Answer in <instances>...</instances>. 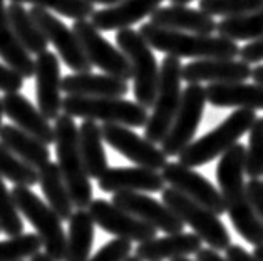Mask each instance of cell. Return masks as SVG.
Returning <instances> with one entry per match:
<instances>
[{
    "label": "cell",
    "mask_w": 263,
    "mask_h": 261,
    "mask_svg": "<svg viewBox=\"0 0 263 261\" xmlns=\"http://www.w3.org/2000/svg\"><path fill=\"white\" fill-rule=\"evenodd\" d=\"M104 137H102V127L92 119H84L79 126V148L84 159L87 174L92 179L99 177L109 169L107 154L104 151Z\"/></svg>",
    "instance_id": "obj_29"
},
{
    "label": "cell",
    "mask_w": 263,
    "mask_h": 261,
    "mask_svg": "<svg viewBox=\"0 0 263 261\" xmlns=\"http://www.w3.org/2000/svg\"><path fill=\"white\" fill-rule=\"evenodd\" d=\"M72 30L84 47L89 61L94 67L101 69L104 74L129 81L133 79V66L121 49L114 47L111 42L101 35V30L87 18L74 21Z\"/></svg>",
    "instance_id": "obj_11"
},
{
    "label": "cell",
    "mask_w": 263,
    "mask_h": 261,
    "mask_svg": "<svg viewBox=\"0 0 263 261\" xmlns=\"http://www.w3.org/2000/svg\"><path fill=\"white\" fill-rule=\"evenodd\" d=\"M247 191L250 196V201L255 208V213L258 214L260 221L263 223V181L260 179H250L247 183Z\"/></svg>",
    "instance_id": "obj_41"
},
{
    "label": "cell",
    "mask_w": 263,
    "mask_h": 261,
    "mask_svg": "<svg viewBox=\"0 0 263 261\" xmlns=\"http://www.w3.org/2000/svg\"><path fill=\"white\" fill-rule=\"evenodd\" d=\"M87 209L96 225L116 238L143 243L158 234V230L153 225L118 208L112 201L109 203L106 199H92Z\"/></svg>",
    "instance_id": "obj_14"
},
{
    "label": "cell",
    "mask_w": 263,
    "mask_h": 261,
    "mask_svg": "<svg viewBox=\"0 0 263 261\" xmlns=\"http://www.w3.org/2000/svg\"><path fill=\"white\" fill-rule=\"evenodd\" d=\"M2 103L5 116L17 127H21L22 131L29 132L30 136L37 137L47 146L55 143V131L50 126L49 119L25 95L18 92H9L2 97Z\"/></svg>",
    "instance_id": "obj_19"
},
{
    "label": "cell",
    "mask_w": 263,
    "mask_h": 261,
    "mask_svg": "<svg viewBox=\"0 0 263 261\" xmlns=\"http://www.w3.org/2000/svg\"><path fill=\"white\" fill-rule=\"evenodd\" d=\"M196 261H228V259L223 258L216 250H213V248H208V250L201 248V250L196 253Z\"/></svg>",
    "instance_id": "obj_44"
},
{
    "label": "cell",
    "mask_w": 263,
    "mask_h": 261,
    "mask_svg": "<svg viewBox=\"0 0 263 261\" xmlns=\"http://www.w3.org/2000/svg\"><path fill=\"white\" fill-rule=\"evenodd\" d=\"M161 194L164 205L170 206L183 219L184 225L193 228V231L203 239V243H206L216 251H227V248L232 245V236L227 226L218 218V214L200 203L190 199L188 196L171 186L164 188Z\"/></svg>",
    "instance_id": "obj_9"
},
{
    "label": "cell",
    "mask_w": 263,
    "mask_h": 261,
    "mask_svg": "<svg viewBox=\"0 0 263 261\" xmlns=\"http://www.w3.org/2000/svg\"><path fill=\"white\" fill-rule=\"evenodd\" d=\"M91 4H102V5H116V4H119V2H123V0H89Z\"/></svg>",
    "instance_id": "obj_47"
},
{
    "label": "cell",
    "mask_w": 263,
    "mask_h": 261,
    "mask_svg": "<svg viewBox=\"0 0 263 261\" xmlns=\"http://www.w3.org/2000/svg\"><path fill=\"white\" fill-rule=\"evenodd\" d=\"M253 256H255V258H258L260 261H263V245L255 246V250H253Z\"/></svg>",
    "instance_id": "obj_48"
},
{
    "label": "cell",
    "mask_w": 263,
    "mask_h": 261,
    "mask_svg": "<svg viewBox=\"0 0 263 261\" xmlns=\"http://www.w3.org/2000/svg\"><path fill=\"white\" fill-rule=\"evenodd\" d=\"M161 174L171 188L188 196L190 199L200 203L204 208L211 209L215 214L220 216L227 213V205H224L221 191L216 189L206 177L196 173L193 168L184 166L181 163H168L163 168Z\"/></svg>",
    "instance_id": "obj_15"
},
{
    "label": "cell",
    "mask_w": 263,
    "mask_h": 261,
    "mask_svg": "<svg viewBox=\"0 0 263 261\" xmlns=\"http://www.w3.org/2000/svg\"><path fill=\"white\" fill-rule=\"evenodd\" d=\"M14 4H32L35 7L52 10L72 21H84L94 14V4L89 0H10Z\"/></svg>",
    "instance_id": "obj_35"
},
{
    "label": "cell",
    "mask_w": 263,
    "mask_h": 261,
    "mask_svg": "<svg viewBox=\"0 0 263 261\" xmlns=\"http://www.w3.org/2000/svg\"><path fill=\"white\" fill-rule=\"evenodd\" d=\"M200 9L211 17H238L263 7V0H198Z\"/></svg>",
    "instance_id": "obj_37"
},
{
    "label": "cell",
    "mask_w": 263,
    "mask_h": 261,
    "mask_svg": "<svg viewBox=\"0 0 263 261\" xmlns=\"http://www.w3.org/2000/svg\"><path fill=\"white\" fill-rule=\"evenodd\" d=\"M171 261H193V259H190L188 256H181V258H175V259H171Z\"/></svg>",
    "instance_id": "obj_51"
},
{
    "label": "cell",
    "mask_w": 263,
    "mask_h": 261,
    "mask_svg": "<svg viewBox=\"0 0 263 261\" xmlns=\"http://www.w3.org/2000/svg\"><path fill=\"white\" fill-rule=\"evenodd\" d=\"M129 91L127 81L109 74L76 72L62 79V92L66 95L84 97H124Z\"/></svg>",
    "instance_id": "obj_24"
},
{
    "label": "cell",
    "mask_w": 263,
    "mask_h": 261,
    "mask_svg": "<svg viewBox=\"0 0 263 261\" xmlns=\"http://www.w3.org/2000/svg\"><path fill=\"white\" fill-rule=\"evenodd\" d=\"M203 239L196 233H173L163 238H151L139 243L134 254L141 261H163L196 254L201 250Z\"/></svg>",
    "instance_id": "obj_22"
},
{
    "label": "cell",
    "mask_w": 263,
    "mask_h": 261,
    "mask_svg": "<svg viewBox=\"0 0 263 261\" xmlns=\"http://www.w3.org/2000/svg\"><path fill=\"white\" fill-rule=\"evenodd\" d=\"M149 22L164 29L190 32V34L211 35L216 32V22L201 9H190L186 5H175L159 7L151 14Z\"/></svg>",
    "instance_id": "obj_23"
},
{
    "label": "cell",
    "mask_w": 263,
    "mask_h": 261,
    "mask_svg": "<svg viewBox=\"0 0 263 261\" xmlns=\"http://www.w3.org/2000/svg\"><path fill=\"white\" fill-rule=\"evenodd\" d=\"M35 94L37 107L49 121H55L62 111V79L59 57L50 50H44L35 57Z\"/></svg>",
    "instance_id": "obj_17"
},
{
    "label": "cell",
    "mask_w": 263,
    "mask_h": 261,
    "mask_svg": "<svg viewBox=\"0 0 263 261\" xmlns=\"http://www.w3.org/2000/svg\"><path fill=\"white\" fill-rule=\"evenodd\" d=\"M0 143H4L14 154L35 169H41L50 163V151L47 144L41 143L37 137L30 136L17 126L5 124L0 127Z\"/></svg>",
    "instance_id": "obj_27"
},
{
    "label": "cell",
    "mask_w": 263,
    "mask_h": 261,
    "mask_svg": "<svg viewBox=\"0 0 263 261\" xmlns=\"http://www.w3.org/2000/svg\"><path fill=\"white\" fill-rule=\"evenodd\" d=\"M44 248L42 239L37 233L18 234L0 241V261H22L32 258Z\"/></svg>",
    "instance_id": "obj_34"
},
{
    "label": "cell",
    "mask_w": 263,
    "mask_h": 261,
    "mask_svg": "<svg viewBox=\"0 0 263 261\" xmlns=\"http://www.w3.org/2000/svg\"><path fill=\"white\" fill-rule=\"evenodd\" d=\"M126 261H141V259L136 256V254H133V256H127V258H126Z\"/></svg>",
    "instance_id": "obj_52"
},
{
    "label": "cell",
    "mask_w": 263,
    "mask_h": 261,
    "mask_svg": "<svg viewBox=\"0 0 263 261\" xmlns=\"http://www.w3.org/2000/svg\"><path fill=\"white\" fill-rule=\"evenodd\" d=\"M0 59L7 66L15 69L25 79H32L35 74V61L27 49L18 41L17 34L12 29L5 0H0Z\"/></svg>",
    "instance_id": "obj_26"
},
{
    "label": "cell",
    "mask_w": 263,
    "mask_h": 261,
    "mask_svg": "<svg viewBox=\"0 0 263 261\" xmlns=\"http://www.w3.org/2000/svg\"><path fill=\"white\" fill-rule=\"evenodd\" d=\"M253 69L245 61L235 59H198L183 66V81L188 84H221V82H245L252 77Z\"/></svg>",
    "instance_id": "obj_18"
},
{
    "label": "cell",
    "mask_w": 263,
    "mask_h": 261,
    "mask_svg": "<svg viewBox=\"0 0 263 261\" xmlns=\"http://www.w3.org/2000/svg\"><path fill=\"white\" fill-rule=\"evenodd\" d=\"M131 251L133 241L116 238L111 239L104 246H101V250L87 261H126L127 256H131Z\"/></svg>",
    "instance_id": "obj_39"
},
{
    "label": "cell",
    "mask_w": 263,
    "mask_h": 261,
    "mask_svg": "<svg viewBox=\"0 0 263 261\" xmlns=\"http://www.w3.org/2000/svg\"><path fill=\"white\" fill-rule=\"evenodd\" d=\"M7 12H9L12 29H14V32L17 34L18 41L22 42V46L27 49L30 54L39 55L44 50H47V46H49L47 37L44 35V32L39 29V25L30 17V12L25 10L22 4L10 2Z\"/></svg>",
    "instance_id": "obj_31"
},
{
    "label": "cell",
    "mask_w": 263,
    "mask_h": 261,
    "mask_svg": "<svg viewBox=\"0 0 263 261\" xmlns=\"http://www.w3.org/2000/svg\"><path fill=\"white\" fill-rule=\"evenodd\" d=\"M256 121V114L252 109H236L216 126L213 131L206 132L179 152V163L190 168H200L223 156L230 148H233L250 131Z\"/></svg>",
    "instance_id": "obj_4"
},
{
    "label": "cell",
    "mask_w": 263,
    "mask_h": 261,
    "mask_svg": "<svg viewBox=\"0 0 263 261\" xmlns=\"http://www.w3.org/2000/svg\"><path fill=\"white\" fill-rule=\"evenodd\" d=\"M141 37L149 44L151 49L175 55L178 59H235L240 55V46L236 41L223 35H203L190 32L164 29L147 22L141 25Z\"/></svg>",
    "instance_id": "obj_2"
},
{
    "label": "cell",
    "mask_w": 263,
    "mask_h": 261,
    "mask_svg": "<svg viewBox=\"0 0 263 261\" xmlns=\"http://www.w3.org/2000/svg\"><path fill=\"white\" fill-rule=\"evenodd\" d=\"M0 176L15 183V186L32 188L39 184V169L14 154L4 143H0Z\"/></svg>",
    "instance_id": "obj_33"
},
{
    "label": "cell",
    "mask_w": 263,
    "mask_h": 261,
    "mask_svg": "<svg viewBox=\"0 0 263 261\" xmlns=\"http://www.w3.org/2000/svg\"><path fill=\"white\" fill-rule=\"evenodd\" d=\"M99 188L104 193H159L164 189V177L159 171L134 166V168H109L99 177Z\"/></svg>",
    "instance_id": "obj_20"
},
{
    "label": "cell",
    "mask_w": 263,
    "mask_h": 261,
    "mask_svg": "<svg viewBox=\"0 0 263 261\" xmlns=\"http://www.w3.org/2000/svg\"><path fill=\"white\" fill-rule=\"evenodd\" d=\"M248 132L245 174L250 179H260L263 176V117H256Z\"/></svg>",
    "instance_id": "obj_36"
},
{
    "label": "cell",
    "mask_w": 263,
    "mask_h": 261,
    "mask_svg": "<svg viewBox=\"0 0 263 261\" xmlns=\"http://www.w3.org/2000/svg\"><path fill=\"white\" fill-rule=\"evenodd\" d=\"M62 111L70 117L102 121L127 127H144L149 114L139 103L123 97H84L66 95L62 99Z\"/></svg>",
    "instance_id": "obj_7"
},
{
    "label": "cell",
    "mask_w": 263,
    "mask_h": 261,
    "mask_svg": "<svg viewBox=\"0 0 263 261\" xmlns=\"http://www.w3.org/2000/svg\"><path fill=\"white\" fill-rule=\"evenodd\" d=\"M181 59L175 55H166L159 67V84L155 104H153V114L144 126V137L147 141L161 144L164 137L168 136L173 121L176 117L179 103H181Z\"/></svg>",
    "instance_id": "obj_5"
},
{
    "label": "cell",
    "mask_w": 263,
    "mask_h": 261,
    "mask_svg": "<svg viewBox=\"0 0 263 261\" xmlns=\"http://www.w3.org/2000/svg\"><path fill=\"white\" fill-rule=\"evenodd\" d=\"M54 131L57 164L69 188L70 198L78 209H87L92 203V184L81 154L79 127L76 126L74 117L61 114L55 119Z\"/></svg>",
    "instance_id": "obj_3"
},
{
    "label": "cell",
    "mask_w": 263,
    "mask_h": 261,
    "mask_svg": "<svg viewBox=\"0 0 263 261\" xmlns=\"http://www.w3.org/2000/svg\"><path fill=\"white\" fill-rule=\"evenodd\" d=\"M252 77L256 84H261L263 86V64H260L258 67H253V72H252Z\"/></svg>",
    "instance_id": "obj_45"
},
{
    "label": "cell",
    "mask_w": 263,
    "mask_h": 261,
    "mask_svg": "<svg viewBox=\"0 0 263 261\" xmlns=\"http://www.w3.org/2000/svg\"><path fill=\"white\" fill-rule=\"evenodd\" d=\"M94 226L89 209H78L69 219L66 261H87L94 243Z\"/></svg>",
    "instance_id": "obj_30"
},
{
    "label": "cell",
    "mask_w": 263,
    "mask_h": 261,
    "mask_svg": "<svg viewBox=\"0 0 263 261\" xmlns=\"http://www.w3.org/2000/svg\"><path fill=\"white\" fill-rule=\"evenodd\" d=\"M116 44L133 66V92L136 103L149 109L155 104L159 84V67L151 46L141 37L139 30L131 27L118 30Z\"/></svg>",
    "instance_id": "obj_8"
},
{
    "label": "cell",
    "mask_w": 263,
    "mask_h": 261,
    "mask_svg": "<svg viewBox=\"0 0 263 261\" xmlns=\"http://www.w3.org/2000/svg\"><path fill=\"white\" fill-rule=\"evenodd\" d=\"M0 231H2V230H0Z\"/></svg>",
    "instance_id": "obj_53"
},
{
    "label": "cell",
    "mask_w": 263,
    "mask_h": 261,
    "mask_svg": "<svg viewBox=\"0 0 263 261\" xmlns=\"http://www.w3.org/2000/svg\"><path fill=\"white\" fill-rule=\"evenodd\" d=\"M240 59L248 64H260L263 61V37L243 46L240 50Z\"/></svg>",
    "instance_id": "obj_42"
},
{
    "label": "cell",
    "mask_w": 263,
    "mask_h": 261,
    "mask_svg": "<svg viewBox=\"0 0 263 261\" xmlns=\"http://www.w3.org/2000/svg\"><path fill=\"white\" fill-rule=\"evenodd\" d=\"M2 116H4V103L0 99V127H2Z\"/></svg>",
    "instance_id": "obj_50"
},
{
    "label": "cell",
    "mask_w": 263,
    "mask_h": 261,
    "mask_svg": "<svg viewBox=\"0 0 263 261\" xmlns=\"http://www.w3.org/2000/svg\"><path fill=\"white\" fill-rule=\"evenodd\" d=\"M24 75L18 74L15 69L7 64H0V91L2 92H18L24 87Z\"/></svg>",
    "instance_id": "obj_40"
},
{
    "label": "cell",
    "mask_w": 263,
    "mask_h": 261,
    "mask_svg": "<svg viewBox=\"0 0 263 261\" xmlns=\"http://www.w3.org/2000/svg\"><path fill=\"white\" fill-rule=\"evenodd\" d=\"M190 2H193V0H171V4L175 5H188Z\"/></svg>",
    "instance_id": "obj_49"
},
{
    "label": "cell",
    "mask_w": 263,
    "mask_h": 261,
    "mask_svg": "<svg viewBox=\"0 0 263 261\" xmlns=\"http://www.w3.org/2000/svg\"><path fill=\"white\" fill-rule=\"evenodd\" d=\"M30 261H54V259L50 258L46 251H39V253L34 254V256L30 258Z\"/></svg>",
    "instance_id": "obj_46"
},
{
    "label": "cell",
    "mask_w": 263,
    "mask_h": 261,
    "mask_svg": "<svg viewBox=\"0 0 263 261\" xmlns=\"http://www.w3.org/2000/svg\"><path fill=\"white\" fill-rule=\"evenodd\" d=\"M206 87L201 84H188L183 91L176 117L173 121L168 136L161 143L166 156H179L186 146L193 143L206 106Z\"/></svg>",
    "instance_id": "obj_10"
},
{
    "label": "cell",
    "mask_w": 263,
    "mask_h": 261,
    "mask_svg": "<svg viewBox=\"0 0 263 261\" xmlns=\"http://www.w3.org/2000/svg\"><path fill=\"white\" fill-rule=\"evenodd\" d=\"M218 35L228 37L232 41H256L263 37V7L238 17L223 18L216 25Z\"/></svg>",
    "instance_id": "obj_32"
},
{
    "label": "cell",
    "mask_w": 263,
    "mask_h": 261,
    "mask_svg": "<svg viewBox=\"0 0 263 261\" xmlns=\"http://www.w3.org/2000/svg\"><path fill=\"white\" fill-rule=\"evenodd\" d=\"M164 0H123L116 5L96 10L91 15V22L99 30H121L141 22L156 9L161 7Z\"/></svg>",
    "instance_id": "obj_21"
},
{
    "label": "cell",
    "mask_w": 263,
    "mask_h": 261,
    "mask_svg": "<svg viewBox=\"0 0 263 261\" xmlns=\"http://www.w3.org/2000/svg\"><path fill=\"white\" fill-rule=\"evenodd\" d=\"M10 193L14 196L18 211L41 236L46 253L54 261H66L67 236L59 214L27 186H14Z\"/></svg>",
    "instance_id": "obj_6"
},
{
    "label": "cell",
    "mask_w": 263,
    "mask_h": 261,
    "mask_svg": "<svg viewBox=\"0 0 263 261\" xmlns=\"http://www.w3.org/2000/svg\"><path fill=\"white\" fill-rule=\"evenodd\" d=\"M101 127L104 141L136 166L163 171V168L168 164V156L161 148L147 141L146 137H141L127 126L104 123Z\"/></svg>",
    "instance_id": "obj_13"
},
{
    "label": "cell",
    "mask_w": 263,
    "mask_h": 261,
    "mask_svg": "<svg viewBox=\"0 0 263 261\" xmlns=\"http://www.w3.org/2000/svg\"><path fill=\"white\" fill-rule=\"evenodd\" d=\"M206 101L215 107L263 111V86L247 82H221L208 84Z\"/></svg>",
    "instance_id": "obj_25"
},
{
    "label": "cell",
    "mask_w": 263,
    "mask_h": 261,
    "mask_svg": "<svg viewBox=\"0 0 263 261\" xmlns=\"http://www.w3.org/2000/svg\"><path fill=\"white\" fill-rule=\"evenodd\" d=\"M247 148L236 143L221 156L216 168V179L220 184L227 213L233 223L235 231L253 246L263 245V223L250 201L245 176Z\"/></svg>",
    "instance_id": "obj_1"
},
{
    "label": "cell",
    "mask_w": 263,
    "mask_h": 261,
    "mask_svg": "<svg viewBox=\"0 0 263 261\" xmlns=\"http://www.w3.org/2000/svg\"><path fill=\"white\" fill-rule=\"evenodd\" d=\"M112 203L124 211L138 216L139 219L149 223L159 231L166 234L184 231V223L179 216L166 206L163 201H158L146 193H134V191H121L114 193Z\"/></svg>",
    "instance_id": "obj_16"
},
{
    "label": "cell",
    "mask_w": 263,
    "mask_h": 261,
    "mask_svg": "<svg viewBox=\"0 0 263 261\" xmlns=\"http://www.w3.org/2000/svg\"><path fill=\"white\" fill-rule=\"evenodd\" d=\"M227 259L228 261H260L253 256V253H248L245 248L240 245H230L227 248Z\"/></svg>",
    "instance_id": "obj_43"
},
{
    "label": "cell",
    "mask_w": 263,
    "mask_h": 261,
    "mask_svg": "<svg viewBox=\"0 0 263 261\" xmlns=\"http://www.w3.org/2000/svg\"><path fill=\"white\" fill-rule=\"evenodd\" d=\"M39 186L46 196L47 205L59 214L62 221H69L70 216L74 214L76 206L70 198L67 184L64 181L59 164L50 161L39 169Z\"/></svg>",
    "instance_id": "obj_28"
},
{
    "label": "cell",
    "mask_w": 263,
    "mask_h": 261,
    "mask_svg": "<svg viewBox=\"0 0 263 261\" xmlns=\"http://www.w3.org/2000/svg\"><path fill=\"white\" fill-rule=\"evenodd\" d=\"M30 17L34 18L39 29L47 37V41L55 47L59 52V57L64 61V64L72 69L74 72H91L92 64L89 61L84 47L81 41L78 39L76 32L67 27L62 21H59L54 14H50L47 9L42 7H32Z\"/></svg>",
    "instance_id": "obj_12"
},
{
    "label": "cell",
    "mask_w": 263,
    "mask_h": 261,
    "mask_svg": "<svg viewBox=\"0 0 263 261\" xmlns=\"http://www.w3.org/2000/svg\"><path fill=\"white\" fill-rule=\"evenodd\" d=\"M0 230L7 236H18L24 233L21 211L15 205L14 196L5 188L2 176H0Z\"/></svg>",
    "instance_id": "obj_38"
}]
</instances>
